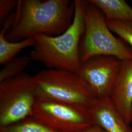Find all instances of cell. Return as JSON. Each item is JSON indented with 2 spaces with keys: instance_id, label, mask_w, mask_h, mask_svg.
<instances>
[{
  "instance_id": "obj_1",
  "label": "cell",
  "mask_w": 132,
  "mask_h": 132,
  "mask_svg": "<svg viewBox=\"0 0 132 132\" xmlns=\"http://www.w3.org/2000/svg\"><path fill=\"white\" fill-rule=\"evenodd\" d=\"M75 12V1L18 0L14 22L5 38L19 42L39 35H59L71 26Z\"/></svg>"
},
{
  "instance_id": "obj_2",
  "label": "cell",
  "mask_w": 132,
  "mask_h": 132,
  "mask_svg": "<svg viewBox=\"0 0 132 132\" xmlns=\"http://www.w3.org/2000/svg\"><path fill=\"white\" fill-rule=\"evenodd\" d=\"M72 23L67 30L57 36L39 35L29 55L31 60L41 62L49 69L76 72L81 63L79 46L84 28L86 1L75 0Z\"/></svg>"
},
{
  "instance_id": "obj_3",
  "label": "cell",
  "mask_w": 132,
  "mask_h": 132,
  "mask_svg": "<svg viewBox=\"0 0 132 132\" xmlns=\"http://www.w3.org/2000/svg\"><path fill=\"white\" fill-rule=\"evenodd\" d=\"M32 83L37 100L73 104L89 109L98 99L74 71L43 70L32 76Z\"/></svg>"
},
{
  "instance_id": "obj_4",
  "label": "cell",
  "mask_w": 132,
  "mask_h": 132,
  "mask_svg": "<svg viewBox=\"0 0 132 132\" xmlns=\"http://www.w3.org/2000/svg\"><path fill=\"white\" fill-rule=\"evenodd\" d=\"M79 53L81 62L98 55L116 57L121 60L132 59L130 47L113 35L103 12L90 1H86Z\"/></svg>"
},
{
  "instance_id": "obj_5",
  "label": "cell",
  "mask_w": 132,
  "mask_h": 132,
  "mask_svg": "<svg viewBox=\"0 0 132 132\" xmlns=\"http://www.w3.org/2000/svg\"><path fill=\"white\" fill-rule=\"evenodd\" d=\"M37 101L32 76L23 72L0 82V127L32 117Z\"/></svg>"
},
{
  "instance_id": "obj_6",
  "label": "cell",
  "mask_w": 132,
  "mask_h": 132,
  "mask_svg": "<svg viewBox=\"0 0 132 132\" xmlns=\"http://www.w3.org/2000/svg\"><path fill=\"white\" fill-rule=\"evenodd\" d=\"M32 117L57 132H79L93 125L89 109L73 104L37 100Z\"/></svg>"
},
{
  "instance_id": "obj_7",
  "label": "cell",
  "mask_w": 132,
  "mask_h": 132,
  "mask_svg": "<svg viewBox=\"0 0 132 132\" xmlns=\"http://www.w3.org/2000/svg\"><path fill=\"white\" fill-rule=\"evenodd\" d=\"M122 60L116 57L98 55L82 62L76 72L98 99L109 97Z\"/></svg>"
},
{
  "instance_id": "obj_8",
  "label": "cell",
  "mask_w": 132,
  "mask_h": 132,
  "mask_svg": "<svg viewBox=\"0 0 132 132\" xmlns=\"http://www.w3.org/2000/svg\"><path fill=\"white\" fill-rule=\"evenodd\" d=\"M113 106L131 123L132 109V59L122 60L118 76L109 95Z\"/></svg>"
},
{
  "instance_id": "obj_9",
  "label": "cell",
  "mask_w": 132,
  "mask_h": 132,
  "mask_svg": "<svg viewBox=\"0 0 132 132\" xmlns=\"http://www.w3.org/2000/svg\"><path fill=\"white\" fill-rule=\"evenodd\" d=\"M89 112L93 124L105 132H132L130 123L118 113L109 97L97 99Z\"/></svg>"
},
{
  "instance_id": "obj_10",
  "label": "cell",
  "mask_w": 132,
  "mask_h": 132,
  "mask_svg": "<svg viewBox=\"0 0 132 132\" xmlns=\"http://www.w3.org/2000/svg\"><path fill=\"white\" fill-rule=\"evenodd\" d=\"M15 12H12L5 20L0 32V64L5 65L13 59L20 52L27 47H33L34 39L29 38L19 42H10L5 38V34L14 22Z\"/></svg>"
},
{
  "instance_id": "obj_11",
  "label": "cell",
  "mask_w": 132,
  "mask_h": 132,
  "mask_svg": "<svg viewBox=\"0 0 132 132\" xmlns=\"http://www.w3.org/2000/svg\"><path fill=\"white\" fill-rule=\"evenodd\" d=\"M104 14L107 21L132 22V7L124 0H89Z\"/></svg>"
},
{
  "instance_id": "obj_12",
  "label": "cell",
  "mask_w": 132,
  "mask_h": 132,
  "mask_svg": "<svg viewBox=\"0 0 132 132\" xmlns=\"http://www.w3.org/2000/svg\"><path fill=\"white\" fill-rule=\"evenodd\" d=\"M0 132H57L44 125L32 117L5 127Z\"/></svg>"
},
{
  "instance_id": "obj_13",
  "label": "cell",
  "mask_w": 132,
  "mask_h": 132,
  "mask_svg": "<svg viewBox=\"0 0 132 132\" xmlns=\"http://www.w3.org/2000/svg\"><path fill=\"white\" fill-rule=\"evenodd\" d=\"M30 61L29 56H22L14 58L6 63L0 71V82L23 73Z\"/></svg>"
},
{
  "instance_id": "obj_14",
  "label": "cell",
  "mask_w": 132,
  "mask_h": 132,
  "mask_svg": "<svg viewBox=\"0 0 132 132\" xmlns=\"http://www.w3.org/2000/svg\"><path fill=\"white\" fill-rule=\"evenodd\" d=\"M107 24L113 33L117 34L132 48V22L111 20L107 21Z\"/></svg>"
},
{
  "instance_id": "obj_15",
  "label": "cell",
  "mask_w": 132,
  "mask_h": 132,
  "mask_svg": "<svg viewBox=\"0 0 132 132\" xmlns=\"http://www.w3.org/2000/svg\"><path fill=\"white\" fill-rule=\"evenodd\" d=\"M18 1H0V24L2 26L5 20L11 14L12 10L17 5Z\"/></svg>"
},
{
  "instance_id": "obj_16",
  "label": "cell",
  "mask_w": 132,
  "mask_h": 132,
  "mask_svg": "<svg viewBox=\"0 0 132 132\" xmlns=\"http://www.w3.org/2000/svg\"><path fill=\"white\" fill-rule=\"evenodd\" d=\"M79 132H105L104 130L99 126L93 124L85 130Z\"/></svg>"
},
{
  "instance_id": "obj_17",
  "label": "cell",
  "mask_w": 132,
  "mask_h": 132,
  "mask_svg": "<svg viewBox=\"0 0 132 132\" xmlns=\"http://www.w3.org/2000/svg\"><path fill=\"white\" fill-rule=\"evenodd\" d=\"M130 120H131V123L132 122V111H131V119H130Z\"/></svg>"
},
{
  "instance_id": "obj_18",
  "label": "cell",
  "mask_w": 132,
  "mask_h": 132,
  "mask_svg": "<svg viewBox=\"0 0 132 132\" xmlns=\"http://www.w3.org/2000/svg\"><path fill=\"white\" fill-rule=\"evenodd\" d=\"M130 50H131V53H132V48H131V47H130Z\"/></svg>"
}]
</instances>
